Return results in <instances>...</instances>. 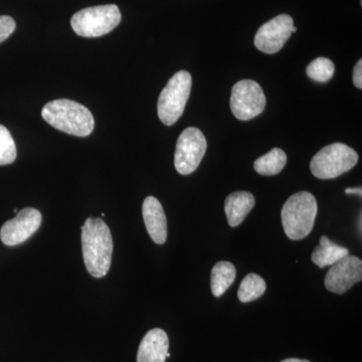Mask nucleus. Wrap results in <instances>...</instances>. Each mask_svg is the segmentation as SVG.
Returning <instances> with one entry per match:
<instances>
[{
    "label": "nucleus",
    "instance_id": "obj_7",
    "mask_svg": "<svg viewBox=\"0 0 362 362\" xmlns=\"http://www.w3.org/2000/svg\"><path fill=\"white\" fill-rule=\"evenodd\" d=\"M207 143L204 133L188 127L181 133L176 143L175 165L178 173L188 175L194 173L206 154Z\"/></svg>",
    "mask_w": 362,
    "mask_h": 362
},
{
    "label": "nucleus",
    "instance_id": "obj_22",
    "mask_svg": "<svg viewBox=\"0 0 362 362\" xmlns=\"http://www.w3.org/2000/svg\"><path fill=\"white\" fill-rule=\"evenodd\" d=\"M354 83L356 88H362V59L357 62L354 69Z\"/></svg>",
    "mask_w": 362,
    "mask_h": 362
},
{
    "label": "nucleus",
    "instance_id": "obj_12",
    "mask_svg": "<svg viewBox=\"0 0 362 362\" xmlns=\"http://www.w3.org/2000/svg\"><path fill=\"white\" fill-rule=\"evenodd\" d=\"M142 214L151 239L157 245H163L168 240V221L160 202L154 197H146L143 202Z\"/></svg>",
    "mask_w": 362,
    "mask_h": 362
},
{
    "label": "nucleus",
    "instance_id": "obj_20",
    "mask_svg": "<svg viewBox=\"0 0 362 362\" xmlns=\"http://www.w3.org/2000/svg\"><path fill=\"white\" fill-rule=\"evenodd\" d=\"M16 159V146L7 128L0 125V165L11 164Z\"/></svg>",
    "mask_w": 362,
    "mask_h": 362
},
{
    "label": "nucleus",
    "instance_id": "obj_1",
    "mask_svg": "<svg viewBox=\"0 0 362 362\" xmlns=\"http://www.w3.org/2000/svg\"><path fill=\"white\" fill-rule=\"evenodd\" d=\"M82 249L86 268L90 276H106L112 263L113 238L103 220L89 218L85 221L82 226Z\"/></svg>",
    "mask_w": 362,
    "mask_h": 362
},
{
    "label": "nucleus",
    "instance_id": "obj_4",
    "mask_svg": "<svg viewBox=\"0 0 362 362\" xmlns=\"http://www.w3.org/2000/svg\"><path fill=\"white\" fill-rule=\"evenodd\" d=\"M192 84V75L187 71H180L163 88L157 103V113L164 125L173 126L182 115Z\"/></svg>",
    "mask_w": 362,
    "mask_h": 362
},
{
    "label": "nucleus",
    "instance_id": "obj_5",
    "mask_svg": "<svg viewBox=\"0 0 362 362\" xmlns=\"http://www.w3.org/2000/svg\"><path fill=\"white\" fill-rule=\"evenodd\" d=\"M121 21L120 9L115 4L88 7L74 14L71 25L83 37H99L112 32Z\"/></svg>",
    "mask_w": 362,
    "mask_h": 362
},
{
    "label": "nucleus",
    "instance_id": "obj_10",
    "mask_svg": "<svg viewBox=\"0 0 362 362\" xmlns=\"http://www.w3.org/2000/svg\"><path fill=\"white\" fill-rule=\"evenodd\" d=\"M42 221V214L37 209L25 207L16 218L2 226L0 239L6 246L23 244L39 230Z\"/></svg>",
    "mask_w": 362,
    "mask_h": 362
},
{
    "label": "nucleus",
    "instance_id": "obj_24",
    "mask_svg": "<svg viewBox=\"0 0 362 362\" xmlns=\"http://www.w3.org/2000/svg\"><path fill=\"white\" fill-rule=\"evenodd\" d=\"M281 362H310V361H304V359L288 358V359H285V361H283Z\"/></svg>",
    "mask_w": 362,
    "mask_h": 362
},
{
    "label": "nucleus",
    "instance_id": "obj_18",
    "mask_svg": "<svg viewBox=\"0 0 362 362\" xmlns=\"http://www.w3.org/2000/svg\"><path fill=\"white\" fill-rule=\"evenodd\" d=\"M266 288L265 280L257 274L251 273L240 283L238 297L243 303H249L263 296Z\"/></svg>",
    "mask_w": 362,
    "mask_h": 362
},
{
    "label": "nucleus",
    "instance_id": "obj_15",
    "mask_svg": "<svg viewBox=\"0 0 362 362\" xmlns=\"http://www.w3.org/2000/svg\"><path fill=\"white\" fill-rule=\"evenodd\" d=\"M347 255H349V251L346 247L338 246L331 242L326 235H322L319 246H317L312 252L311 259L316 266L323 269L327 266H332Z\"/></svg>",
    "mask_w": 362,
    "mask_h": 362
},
{
    "label": "nucleus",
    "instance_id": "obj_9",
    "mask_svg": "<svg viewBox=\"0 0 362 362\" xmlns=\"http://www.w3.org/2000/svg\"><path fill=\"white\" fill-rule=\"evenodd\" d=\"M294 21L289 14H280L264 23L255 35V45L259 51L273 54L280 52L293 33H296Z\"/></svg>",
    "mask_w": 362,
    "mask_h": 362
},
{
    "label": "nucleus",
    "instance_id": "obj_14",
    "mask_svg": "<svg viewBox=\"0 0 362 362\" xmlns=\"http://www.w3.org/2000/svg\"><path fill=\"white\" fill-rule=\"evenodd\" d=\"M254 195L247 192H235L228 195L225 202V211L228 225L235 228L239 226L247 214L254 209Z\"/></svg>",
    "mask_w": 362,
    "mask_h": 362
},
{
    "label": "nucleus",
    "instance_id": "obj_13",
    "mask_svg": "<svg viewBox=\"0 0 362 362\" xmlns=\"http://www.w3.org/2000/svg\"><path fill=\"white\" fill-rule=\"evenodd\" d=\"M169 339L165 331L156 328L143 338L138 349L137 362H165Z\"/></svg>",
    "mask_w": 362,
    "mask_h": 362
},
{
    "label": "nucleus",
    "instance_id": "obj_17",
    "mask_svg": "<svg viewBox=\"0 0 362 362\" xmlns=\"http://www.w3.org/2000/svg\"><path fill=\"white\" fill-rule=\"evenodd\" d=\"M287 163V156L282 149L274 148L265 156L259 157L254 163V168L259 175L272 176L278 175Z\"/></svg>",
    "mask_w": 362,
    "mask_h": 362
},
{
    "label": "nucleus",
    "instance_id": "obj_3",
    "mask_svg": "<svg viewBox=\"0 0 362 362\" xmlns=\"http://www.w3.org/2000/svg\"><path fill=\"white\" fill-rule=\"evenodd\" d=\"M318 206L310 192H300L293 194L283 206L282 223L286 235L292 240L304 239L313 230Z\"/></svg>",
    "mask_w": 362,
    "mask_h": 362
},
{
    "label": "nucleus",
    "instance_id": "obj_19",
    "mask_svg": "<svg viewBox=\"0 0 362 362\" xmlns=\"http://www.w3.org/2000/svg\"><path fill=\"white\" fill-rule=\"evenodd\" d=\"M307 75L319 83L328 82L334 75L335 66L333 62L327 58H317L307 66Z\"/></svg>",
    "mask_w": 362,
    "mask_h": 362
},
{
    "label": "nucleus",
    "instance_id": "obj_21",
    "mask_svg": "<svg viewBox=\"0 0 362 362\" xmlns=\"http://www.w3.org/2000/svg\"><path fill=\"white\" fill-rule=\"evenodd\" d=\"M16 28V23L13 18L0 16V44L13 35Z\"/></svg>",
    "mask_w": 362,
    "mask_h": 362
},
{
    "label": "nucleus",
    "instance_id": "obj_11",
    "mask_svg": "<svg viewBox=\"0 0 362 362\" xmlns=\"http://www.w3.org/2000/svg\"><path fill=\"white\" fill-rule=\"evenodd\" d=\"M362 279V262L356 256L347 255L333 264L326 274L325 287L335 294H343Z\"/></svg>",
    "mask_w": 362,
    "mask_h": 362
},
{
    "label": "nucleus",
    "instance_id": "obj_16",
    "mask_svg": "<svg viewBox=\"0 0 362 362\" xmlns=\"http://www.w3.org/2000/svg\"><path fill=\"white\" fill-rule=\"evenodd\" d=\"M237 270L230 262L221 261L214 266L211 270V288L214 297L223 294L235 282Z\"/></svg>",
    "mask_w": 362,
    "mask_h": 362
},
{
    "label": "nucleus",
    "instance_id": "obj_6",
    "mask_svg": "<svg viewBox=\"0 0 362 362\" xmlns=\"http://www.w3.org/2000/svg\"><path fill=\"white\" fill-rule=\"evenodd\" d=\"M358 154L343 143H333L317 152L310 163L311 173L319 180H332L354 168Z\"/></svg>",
    "mask_w": 362,
    "mask_h": 362
},
{
    "label": "nucleus",
    "instance_id": "obj_8",
    "mask_svg": "<svg viewBox=\"0 0 362 362\" xmlns=\"http://www.w3.org/2000/svg\"><path fill=\"white\" fill-rule=\"evenodd\" d=\"M266 97L259 83L242 80L233 86L230 96V109L240 121L251 120L265 110Z\"/></svg>",
    "mask_w": 362,
    "mask_h": 362
},
{
    "label": "nucleus",
    "instance_id": "obj_23",
    "mask_svg": "<svg viewBox=\"0 0 362 362\" xmlns=\"http://www.w3.org/2000/svg\"><path fill=\"white\" fill-rule=\"evenodd\" d=\"M345 194H357V195H359V197H361V195H362L361 187L346 188V189H345Z\"/></svg>",
    "mask_w": 362,
    "mask_h": 362
},
{
    "label": "nucleus",
    "instance_id": "obj_2",
    "mask_svg": "<svg viewBox=\"0 0 362 362\" xmlns=\"http://www.w3.org/2000/svg\"><path fill=\"white\" fill-rule=\"evenodd\" d=\"M42 118L49 125L68 134L87 137L95 127L94 117L87 107L69 99H59L45 104Z\"/></svg>",
    "mask_w": 362,
    "mask_h": 362
}]
</instances>
